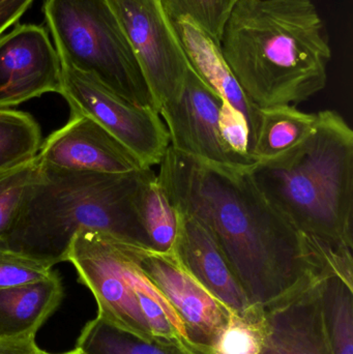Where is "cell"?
Wrapping results in <instances>:
<instances>
[{
  "label": "cell",
  "instance_id": "1",
  "mask_svg": "<svg viewBox=\"0 0 353 354\" xmlns=\"http://www.w3.org/2000/svg\"><path fill=\"white\" fill-rule=\"evenodd\" d=\"M250 167L169 147L158 176L174 207L209 229L255 313L285 307L332 276L353 282L352 252L334 251L298 230L263 195Z\"/></svg>",
  "mask_w": 353,
  "mask_h": 354
},
{
  "label": "cell",
  "instance_id": "2",
  "mask_svg": "<svg viewBox=\"0 0 353 354\" xmlns=\"http://www.w3.org/2000/svg\"><path fill=\"white\" fill-rule=\"evenodd\" d=\"M219 48L259 109L298 105L327 86L332 49L313 0H236Z\"/></svg>",
  "mask_w": 353,
  "mask_h": 354
},
{
  "label": "cell",
  "instance_id": "3",
  "mask_svg": "<svg viewBox=\"0 0 353 354\" xmlns=\"http://www.w3.org/2000/svg\"><path fill=\"white\" fill-rule=\"evenodd\" d=\"M145 169L107 174L41 163L0 247L51 268L68 261L72 241L82 230L151 250L136 204Z\"/></svg>",
  "mask_w": 353,
  "mask_h": 354
},
{
  "label": "cell",
  "instance_id": "4",
  "mask_svg": "<svg viewBox=\"0 0 353 354\" xmlns=\"http://www.w3.org/2000/svg\"><path fill=\"white\" fill-rule=\"evenodd\" d=\"M250 172L298 230L334 251L352 252L353 131L339 113L318 112L300 142Z\"/></svg>",
  "mask_w": 353,
  "mask_h": 354
},
{
  "label": "cell",
  "instance_id": "5",
  "mask_svg": "<svg viewBox=\"0 0 353 354\" xmlns=\"http://www.w3.org/2000/svg\"><path fill=\"white\" fill-rule=\"evenodd\" d=\"M44 12L60 62L126 101L155 109L140 64L108 0H45Z\"/></svg>",
  "mask_w": 353,
  "mask_h": 354
},
{
  "label": "cell",
  "instance_id": "6",
  "mask_svg": "<svg viewBox=\"0 0 353 354\" xmlns=\"http://www.w3.org/2000/svg\"><path fill=\"white\" fill-rule=\"evenodd\" d=\"M59 95L70 106L72 114L95 120L126 147L143 168L161 163L170 139L163 120L153 108L126 101L93 77L64 62Z\"/></svg>",
  "mask_w": 353,
  "mask_h": 354
},
{
  "label": "cell",
  "instance_id": "7",
  "mask_svg": "<svg viewBox=\"0 0 353 354\" xmlns=\"http://www.w3.org/2000/svg\"><path fill=\"white\" fill-rule=\"evenodd\" d=\"M140 64L155 111L180 97L191 64L161 0H108Z\"/></svg>",
  "mask_w": 353,
  "mask_h": 354
},
{
  "label": "cell",
  "instance_id": "8",
  "mask_svg": "<svg viewBox=\"0 0 353 354\" xmlns=\"http://www.w3.org/2000/svg\"><path fill=\"white\" fill-rule=\"evenodd\" d=\"M68 261L76 268L79 282L95 297L97 317L139 340L155 343L124 276L116 239L95 231H79L72 241Z\"/></svg>",
  "mask_w": 353,
  "mask_h": 354
},
{
  "label": "cell",
  "instance_id": "9",
  "mask_svg": "<svg viewBox=\"0 0 353 354\" xmlns=\"http://www.w3.org/2000/svg\"><path fill=\"white\" fill-rule=\"evenodd\" d=\"M223 102L190 66L178 101L159 112L170 147L209 163L250 167L252 164L230 153L222 141L219 118Z\"/></svg>",
  "mask_w": 353,
  "mask_h": 354
},
{
  "label": "cell",
  "instance_id": "10",
  "mask_svg": "<svg viewBox=\"0 0 353 354\" xmlns=\"http://www.w3.org/2000/svg\"><path fill=\"white\" fill-rule=\"evenodd\" d=\"M61 91V62L45 28L17 25L0 37V109Z\"/></svg>",
  "mask_w": 353,
  "mask_h": 354
},
{
  "label": "cell",
  "instance_id": "11",
  "mask_svg": "<svg viewBox=\"0 0 353 354\" xmlns=\"http://www.w3.org/2000/svg\"><path fill=\"white\" fill-rule=\"evenodd\" d=\"M137 266L163 292L198 346H209L227 322L229 309L205 289L172 254L124 243Z\"/></svg>",
  "mask_w": 353,
  "mask_h": 354
},
{
  "label": "cell",
  "instance_id": "12",
  "mask_svg": "<svg viewBox=\"0 0 353 354\" xmlns=\"http://www.w3.org/2000/svg\"><path fill=\"white\" fill-rule=\"evenodd\" d=\"M44 165L60 169L122 174L143 169L137 158L95 120L70 114V120L41 142Z\"/></svg>",
  "mask_w": 353,
  "mask_h": 354
},
{
  "label": "cell",
  "instance_id": "13",
  "mask_svg": "<svg viewBox=\"0 0 353 354\" xmlns=\"http://www.w3.org/2000/svg\"><path fill=\"white\" fill-rule=\"evenodd\" d=\"M176 212L178 230L172 255L226 308L248 319H260L209 229L191 214Z\"/></svg>",
  "mask_w": 353,
  "mask_h": 354
},
{
  "label": "cell",
  "instance_id": "14",
  "mask_svg": "<svg viewBox=\"0 0 353 354\" xmlns=\"http://www.w3.org/2000/svg\"><path fill=\"white\" fill-rule=\"evenodd\" d=\"M325 281L294 303L261 316L260 354H332L323 303Z\"/></svg>",
  "mask_w": 353,
  "mask_h": 354
},
{
  "label": "cell",
  "instance_id": "15",
  "mask_svg": "<svg viewBox=\"0 0 353 354\" xmlns=\"http://www.w3.org/2000/svg\"><path fill=\"white\" fill-rule=\"evenodd\" d=\"M172 22L193 70L224 101L246 118L252 142L258 126L260 109L249 101L240 88L222 55L219 45L194 21L187 17L175 19Z\"/></svg>",
  "mask_w": 353,
  "mask_h": 354
},
{
  "label": "cell",
  "instance_id": "16",
  "mask_svg": "<svg viewBox=\"0 0 353 354\" xmlns=\"http://www.w3.org/2000/svg\"><path fill=\"white\" fill-rule=\"evenodd\" d=\"M62 299L64 287L55 272L37 282L0 289V338L37 336Z\"/></svg>",
  "mask_w": 353,
  "mask_h": 354
},
{
  "label": "cell",
  "instance_id": "17",
  "mask_svg": "<svg viewBox=\"0 0 353 354\" xmlns=\"http://www.w3.org/2000/svg\"><path fill=\"white\" fill-rule=\"evenodd\" d=\"M316 122V113L300 111L296 106L263 108L250 147L255 162L281 155L303 140Z\"/></svg>",
  "mask_w": 353,
  "mask_h": 354
},
{
  "label": "cell",
  "instance_id": "18",
  "mask_svg": "<svg viewBox=\"0 0 353 354\" xmlns=\"http://www.w3.org/2000/svg\"><path fill=\"white\" fill-rule=\"evenodd\" d=\"M137 210L151 250L171 254L178 230V214L158 172L146 168L137 192Z\"/></svg>",
  "mask_w": 353,
  "mask_h": 354
},
{
  "label": "cell",
  "instance_id": "19",
  "mask_svg": "<svg viewBox=\"0 0 353 354\" xmlns=\"http://www.w3.org/2000/svg\"><path fill=\"white\" fill-rule=\"evenodd\" d=\"M41 142V129L30 114L0 109V172L35 158Z\"/></svg>",
  "mask_w": 353,
  "mask_h": 354
},
{
  "label": "cell",
  "instance_id": "20",
  "mask_svg": "<svg viewBox=\"0 0 353 354\" xmlns=\"http://www.w3.org/2000/svg\"><path fill=\"white\" fill-rule=\"evenodd\" d=\"M76 348L84 354H186L175 346L139 340L99 317L81 330Z\"/></svg>",
  "mask_w": 353,
  "mask_h": 354
},
{
  "label": "cell",
  "instance_id": "21",
  "mask_svg": "<svg viewBox=\"0 0 353 354\" xmlns=\"http://www.w3.org/2000/svg\"><path fill=\"white\" fill-rule=\"evenodd\" d=\"M332 354H353V282L332 276L323 285Z\"/></svg>",
  "mask_w": 353,
  "mask_h": 354
},
{
  "label": "cell",
  "instance_id": "22",
  "mask_svg": "<svg viewBox=\"0 0 353 354\" xmlns=\"http://www.w3.org/2000/svg\"><path fill=\"white\" fill-rule=\"evenodd\" d=\"M260 319L251 320L229 310L227 322L209 346H199L202 354H260Z\"/></svg>",
  "mask_w": 353,
  "mask_h": 354
},
{
  "label": "cell",
  "instance_id": "23",
  "mask_svg": "<svg viewBox=\"0 0 353 354\" xmlns=\"http://www.w3.org/2000/svg\"><path fill=\"white\" fill-rule=\"evenodd\" d=\"M41 161L32 159L0 172V241L14 224L29 185L32 183Z\"/></svg>",
  "mask_w": 353,
  "mask_h": 354
},
{
  "label": "cell",
  "instance_id": "24",
  "mask_svg": "<svg viewBox=\"0 0 353 354\" xmlns=\"http://www.w3.org/2000/svg\"><path fill=\"white\" fill-rule=\"evenodd\" d=\"M172 21L187 17L219 45L226 21L236 0H161Z\"/></svg>",
  "mask_w": 353,
  "mask_h": 354
},
{
  "label": "cell",
  "instance_id": "25",
  "mask_svg": "<svg viewBox=\"0 0 353 354\" xmlns=\"http://www.w3.org/2000/svg\"><path fill=\"white\" fill-rule=\"evenodd\" d=\"M52 272L41 262L0 247V289L37 282Z\"/></svg>",
  "mask_w": 353,
  "mask_h": 354
},
{
  "label": "cell",
  "instance_id": "26",
  "mask_svg": "<svg viewBox=\"0 0 353 354\" xmlns=\"http://www.w3.org/2000/svg\"><path fill=\"white\" fill-rule=\"evenodd\" d=\"M219 129L222 141L230 153L252 165L256 163L250 156L251 134L246 118L226 101L220 111Z\"/></svg>",
  "mask_w": 353,
  "mask_h": 354
},
{
  "label": "cell",
  "instance_id": "27",
  "mask_svg": "<svg viewBox=\"0 0 353 354\" xmlns=\"http://www.w3.org/2000/svg\"><path fill=\"white\" fill-rule=\"evenodd\" d=\"M32 1L33 0H0V37L8 27L18 22Z\"/></svg>",
  "mask_w": 353,
  "mask_h": 354
},
{
  "label": "cell",
  "instance_id": "28",
  "mask_svg": "<svg viewBox=\"0 0 353 354\" xmlns=\"http://www.w3.org/2000/svg\"><path fill=\"white\" fill-rule=\"evenodd\" d=\"M0 354H50L37 346L35 337L0 338Z\"/></svg>",
  "mask_w": 353,
  "mask_h": 354
},
{
  "label": "cell",
  "instance_id": "29",
  "mask_svg": "<svg viewBox=\"0 0 353 354\" xmlns=\"http://www.w3.org/2000/svg\"><path fill=\"white\" fill-rule=\"evenodd\" d=\"M61 354H84V353H81V351H79L78 348H75V349H73L72 351H68V353H61Z\"/></svg>",
  "mask_w": 353,
  "mask_h": 354
}]
</instances>
